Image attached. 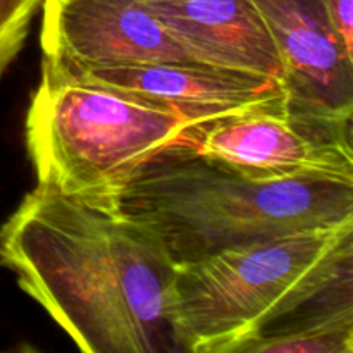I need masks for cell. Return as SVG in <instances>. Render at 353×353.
Listing matches in <instances>:
<instances>
[{
    "label": "cell",
    "instance_id": "obj_6",
    "mask_svg": "<svg viewBox=\"0 0 353 353\" xmlns=\"http://www.w3.org/2000/svg\"><path fill=\"white\" fill-rule=\"evenodd\" d=\"M41 9V65L55 71L196 62L143 0H43Z\"/></svg>",
    "mask_w": 353,
    "mask_h": 353
},
{
    "label": "cell",
    "instance_id": "obj_7",
    "mask_svg": "<svg viewBox=\"0 0 353 353\" xmlns=\"http://www.w3.org/2000/svg\"><path fill=\"white\" fill-rule=\"evenodd\" d=\"M283 62V107L314 119L352 123L353 50L323 0H255Z\"/></svg>",
    "mask_w": 353,
    "mask_h": 353
},
{
    "label": "cell",
    "instance_id": "obj_4",
    "mask_svg": "<svg viewBox=\"0 0 353 353\" xmlns=\"http://www.w3.org/2000/svg\"><path fill=\"white\" fill-rule=\"evenodd\" d=\"M205 128L168 105L41 65L26 147L38 183L109 205L157 159L196 152Z\"/></svg>",
    "mask_w": 353,
    "mask_h": 353
},
{
    "label": "cell",
    "instance_id": "obj_5",
    "mask_svg": "<svg viewBox=\"0 0 353 353\" xmlns=\"http://www.w3.org/2000/svg\"><path fill=\"white\" fill-rule=\"evenodd\" d=\"M196 154L255 181L324 178L353 183L352 123L299 116L283 103L209 124Z\"/></svg>",
    "mask_w": 353,
    "mask_h": 353
},
{
    "label": "cell",
    "instance_id": "obj_9",
    "mask_svg": "<svg viewBox=\"0 0 353 353\" xmlns=\"http://www.w3.org/2000/svg\"><path fill=\"white\" fill-rule=\"evenodd\" d=\"M143 2L193 61L281 81V57L255 0Z\"/></svg>",
    "mask_w": 353,
    "mask_h": 353
},
{
    "label": "cell",
    "instance_id": "obj_12",
    "mask_svg": "<svg viewBox=\"0 0 353 353\" xmlns=\"http://www.w3.org/2000/svg\"><path fill=\"white\" fill-rule=\"evenodd\" d=\"M331 24L350 50H353V0H323Z\"/></svg>",
    "mask_w": 353,
    "mask_h": 353
},
{
    "label": "cell",
    "instance_id": "obj_2",
    "mask_svg": "<svg viewBox=\"0 0 353 353\" xmlns=\"http://www.w3.org/2000/svg\"><path fill=\"white\" fill-rule=\"evenodd\" d=\"M353 285V223L179 262L169 299L178 352L241 353L250 341Z\"/></svg>",
    "mask_w": 353,
    "mask_h": 353
},
{
    "label": "cell",
    "instance_id": "obj_1",
    "mask_svg": "<svg viewBox=\"0 0 353 353\" xmlns=\"http://www.w3.org/2000/svg\"><path fill=\"white\" fill-rule=\"evenodd\" d=\"M0 265L88 353L178 352V262L145 223L38 183L0 226Z\"/></svg>",
    "mask_w": 353,
    "mask_h": 353
},
{
    "label": "cell",
    "instance_id": "obj_8",
    "mask_svg": "<svg viewBox=\"0 0 353 353\" xmlns=\"http://www.w3.org/2000/svg\"><path fill=\"white\" fill-rule=\"evenodd\" d=\"M65 76L162 103L202 126L283 103V90L276 79L202 62L92 69Z\"/></svg>",
    "mask_w": 353,
    "mask_h": 353
},
{
    "label": "cell",
    "instance_id": "obj_10",
    "mask_svg": "<svg viewBox=\"0 0 353 353\" xmlns=\"http://www.w3.org/2000/svg\"><path fill=\"white\" fill-rule=\"evenodd\" d=\"M352 292L319 303L309 314L293 317L288 326L255 338L241 353H352Z\"/></svg>",
    "mask_w": 353,
    "mask_h": 353
},
{
    "label": "cell",
    "instance_id": "obj_3",
    "mask_svg": "<svg viewBox=\"0 0 353 353\" xmlns=\"http://www.w3.org/2000/svg\"><path fill=\"white\" fill-rule=\"evenodd\" d=\"M150 226L176 262L305 230L353 223V183L255 181L196 152L152 162L109 205Z\"/></svg>",
    "mask_w": 353,
    "mask_h": 353
},
{
    "label": "cell",
    "instance_id": "obj_11",
    "mask_svg": "<svg viewBox=\"0 0 353 353\" xmlns=\"http://www.w3.org/2000/svg\"><path fill=\"white\" fill-rule=\"evenodd\" d=\"M43 0H0V76L23 48Z\"/></svg>",
    "mask_w": 353,
    "mask_h": 353
}]
</instances>
